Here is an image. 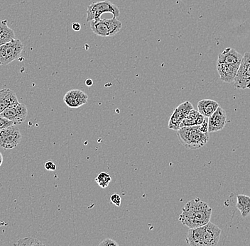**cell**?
I'll list each match as a JSON object with an SVG mask.
<instances>
[{"label": "cell", "instance_id": "cell-1", "mask_svg": "<svg viewBox=\"0 0 250 246\" xmlns=\"http://www.w3.org/2000/svg\"><path fill=\"white\" fill-rule=\"evenodd\" d=\"M212 209L199 198L188 202L182 208L179 221L188 228L203 227L210 222Z\"/></svg>", "mask_w": 250, "mask_h": 246}, {"label": "cell", "instance_id": "cell-2", "mask_svg": "<svg viewBox=\"0 0 250 246\" xmlns=\"http://www.w3.org/2000/svg\"><path fill=\"white\" fill-rule=\"evenodd\" d=\"M179 142L184 147L190 150H195L203 147L209 141V133H203L200 125L181 128L176 131Z\"/></svg>", "mask_w": 250, "mask_h": 246}, {"label": "cell", "instance_id": "cell-3", "mask_svg": "<svg viewBox=\"0 0 250 246\" xmlns=\"http://www.w3.org/2000/svg\"><path fill=\"white\" fill-rule=\"evenodd\" d=\"M123 25L117 17L90 21V29L98 37H109L116 35L121 31Z\"/></svg>", "mask_w": 250, "mask_h": 246}, {"label": "cell", "instance_id": "cell-4", "mask_svg": "<svg viewBox=\"0 0 250 246\" xmlns=\"http://www.w3.org/2000/svg\"><path fill=\"white\" fill-rule=\"evenodd\" d=\"M104 13H110L113 17L120 16V9L115 4H112L111 1L104 0V1H98L90 4L87 9V19L86 21H98L101 19V16Z\"/></svg>", "mask_w": 250, "mask_h": 246}, {"label": "cell", "instance_id": "cell-5", "mask_svg": "<svg viewBox=\"0 0 250 246\" xmlns=\"http://www.w3.org/2000/svg\"><path fill=\"white\" fill-rule=\"evenodd\" d=\"M23 49L22 42L17 38L0 46V65H7L18 59Z\"/></svg>", "mask_w": 250, "mask_h": 246}, {"label": "cell", "instance_id": "cell-6", "mask_svg": "<svg viewBox=\"0 0 250 246\" xmlns=\"http://www.w3.org/2000/svg\"><path fill=\"white\" fill-rule=\"evenodd\" d=\"M22 135L19 128L15 125L9 126L0 130V148L10 150L17 147L21 142Z\"/></svg>", "mask_w": 250, "mask_h": 246}, {"label": "cell", "instance_id": "cell-7", "mask_svg": "<svg viewBox=\"0 0 250 246\" xmlns=\"http://www.w3.org/2000/svg\"><path fill=\"white\" fill-rule=\"evenodd\" d=\"M237 89H250V52H245L234 81Z\"/></svg>", "mask_w": 250, "mask_h": 246}, {"label": "cell", "instance_id": "cell-8", "mask_svg": "<svg viewBox=\"0 0 250 246\" xmlns=\"http://www.w3.org/2000/svg\"><path fill=\"white\" fill-rule=\"evenodd\" d=\"M193 110V105L188 101L184 102L178 106L172 113L169 121H168V127L172 130L177 131L180 129L181 121L185 119L186 116Z\"/></svg>", "mask_w": 250, "mask_h": 246}, {"label": "cell", "instance_id": "cell-9", "mask_svg": "<svg viewBox=\"0 0 250 246\" xmlns=\"http://www.w3.org/2000/svg\"><path fill=\"white\" fill-rule=\"evenodd\" d=\"M1 116H4L6 119L12 121L15 124H21L24 122L28 115L27 107L25 104H16L6 109Z\"/></svg>", "mask_w": 250, "mask_h": 246}, {"label": "cell", "instance_id": "cell-10", "mask_svg": "<svg viewBox=\"0 0 250 246\" xmlns=\"http://www.w3.org/2000/svg\"><path fill=\"white\" fill-rule=\"evenodd\" d=\"M88 96L84 92L79 90L68 91L63 96V101L70 108H78L87 103Z\"/></svg>", "mask_w": 250, "mask_h": 246}, {"label": "cell", "instance_id": "cell-11", "mask_svg": "<svg viewBox=\"0 0 250 246\" xmlns=\"http://www.w3.org/2000/svg\"><path fill=\"white\" fill-rule=\"evenodd\" d=\"M227 123L226 112L219 107L216 111L208 117V132H217L223 130Z\"/></svg>", "mask_w": 250, "mask_h": 246}, {"label": "cell", "instance_id": "cell-12", "mask_svg": "<svg viewBox=\"0 0 250 246\" xmlns=\"http://www.w3.org/2000/svg\"><path fill=\"white\" fill-rule=\"evenodd\" d=\"M204 246H215L220 241L221 229L210 222L204 226Z\"/></svg>", "mask_w": 250, "mask_h": 246}, {"label": "cell", "instance_id": "cell-13", "mask_svg": "<svg viewBox=\"0 0 250 246\" xmlns=\"http://www.w3.org/2000/svg\"><path fill=\"white\" fill-rule=\"evenodd\" d=\"M242 57L240 53L232 48H227L221 54H219L218 61L220 63H224L228 65H233V66L240 67Z\"/></svg>", "mask_w": 250, "mask_h": 246}, {"label": "cell", "instance_id": "cell-14", "mask_svg": "<svg viewBox=\"0 0 250 246\" xmlns=\"http://www.w3.org/2000/svg\"><path fill=\"white\" fill-rule=\"evenodd\" d=\"M238 68V67L233 66V65L217 62V71L220 78L227 83H231L233 82Z\"/></svg>", "mask_w": 250, "mask_h": 246}, {"label": "cell", "instance_id": "cell-15", "mask_svg": "<svg viewBox=\"0 0 250 246\" xmlns=\"http://www.w3.org/2000/svg\"><path fill=\"white\" fill-rule=\"evenodd\" d=\"M18 103L15 92L8 88L0 90V114L8 107Z\"/></svg>", "mask_w": 250, "mask_h": 246}, {"label": "cell", "instance_id": "cell-16", "mask_svg": "<svg viewBox=\"0 0 250 246\" xmlns=\"http://www.w3.org/2000/svg\"><path fill=\"white\" fill-rule=\"evenodd\" d=\"M204 226L190 228L187 233V244L191 246H204Z\"/></svg>", "mask_w": 250, "mask_h": 246}, {"label": "cell", "instance_id": "cell-17", "mask_svg": "<svg viewBox=\"0 0 250 246\" xmlns=\"http://www.w3.org/2000/svg\"><path fill=\"white\" fill-rule=\"evenodd\" d=\"M220 107L216 101L212 99H203L198 103V111L205 117L208 118L212 114L216 111Z\"/></svg>", "mask_w": 250, "mask_h": 246}, {"label": "cell", "instance_id": "cell-18", "mask_svg": "<svg viewBox=\"0 0 250 246\" xmlns=\"http://www.w3.org/2000/svg\"><path fill=\"white\" fill-rule=\"evenodd\" d=\"M205 116L200 114L198 111H195L194 109L190 112V113L186 116L185 119L181 121L180 129L185 127H191V126L201 125L202 124Z\"/></svg>", "mask_w": 250, "mask_h": 246}, {"label": "cell", "instance_id": "cell-19", "mask_svg": "<svg viewBox=\"0 0 250 246\" xmlns=\"http://www.w3.org/2000/svg\"><path fill=\"white\" fill-rule=\"evenodd\" d=\"M7 20H0V46L16 38L15 34L7 25Z\"/></svg>", "mask_w": 250, "mask_h": 246}, {"label": "cell", "instance_id": "cell-20", "mask_svg": "<svg viewBox=\"0 0 250 246\" xmlns=\"http://www.w3.org/2000/svg\"><path fill=\"white\" fill-rule=\"evenodd\" d=\"M237 204L236 207L240 211L243 218L250 215V196L245 194H238L237 196Z\"/></svg>", "mask_w": 250, "mask_h": 246}, {"label": "cell", "instance_id": "cell-21", "mask_svg": "<svg viewBox=\"0 0 250 246\" xmlns=\"http://www.w3.org/2000/svg\"><path fill=\"white\" fill-rule=\"evenodd\" d=\"M111 181H112V177L109 175V174L106 172H102L95 177V182L103 189H105L106 188H107Z\"/></svg>", "mask_w": 250, "mask_h": 246}, {"label": "cell", "instance_id": "cell-22", "mask_svg": "<svg viewBox=\"0 0 250 246\" xmlns=\"http://www.w3.org/2000/svg\"><path fill=\"white\" fill-rule=\"evenodd\" d=\"M16 246H39L43 245L41 241L32 238H25L19 240L15 244Z\"/></svg>", "mask_w": 250, "mask_h": 246}, {"label": "cell", "instance_id": "cell-23", "mask_svg": "<svg viewBox=\"0 0 250 246\" xmlns=\"http://www.w3.org/2000/svg\"><path fill=\"white\" fill-rule=\"evenodd\" d=\"M12 125H15L12 121H9V119L0 115V130Z\"/></svg>", "mask_w": 250, "mask_h": 246}, {"label": "cell", "instance_id": "cell-24", "mask_svg": "<svg viewBox=\"0 0 250 246\" xmlns=\"http://www.w3.org/2000/svg\"><path fill=\"white\" fill-rule=\"evenodd\" d=\"M110 201L114 205L117 207H120V205H121V197L118 194H116V193L111 195Z\"/></svg>", "mask_w": 250, "mask_h": 246}, {"label": "cell", "instance_id": "cell-25", "mask_svg": "<svg viewBox=\"0 0 250 246\" xmlns=\"http://www.w3.org/2000/svg\"><path fill=\"white\" fill-rule=\"evenodd\" d=\"M100 246H118L119 244H117L116 241L111 238H105L99 244Z\"/></svg>", "mask_w": 250, "mask_h": 246}, {"label": "cell", "instance_id": "cell-26", "mask_svg": "<svg viewBox=\"0 0 250 246\" xmlns=\"http://www.w3.org/2000/svg\"><path fill=\"white\" fill-rule=\"evenodd\" d=\"M45 168L47 170L54 171L56 170V166L52 160H48L45 163Z\"/></svg>", "mask_w": 250, "mask_h": 246}, {"label": "cell", "instance_id": "cell-27", "mask_svg": "<svg viewBox=\"0 0 250 246\" xmlns=\"http://www.w3.org/2000/svg\"><path fill=\"white\" fill-rule=\"evenodd\" d=\"M72 29H73L75 32H79L81 29V24L78 22H73V24H72Z\"/></svg>", "mask_w": 250, "mask_h": 246}, {"label": "cell", "instance_id": "cell-28", "mask_svg": "<svg viewBox=\"0 0 250 246\" xmlns=\"http://www.w3.org/2000/svg\"><path fill=\"white\" fill-rule=\"evenodd\" d=\"M85 85L88 87L92 86L93 85V81L91 79H87L85 80Z\"/></svg>", "mask_w": 250, "mask_h": 246}, {"label": "cell", "instance_id": "cell-29", "mask_svg": "<svg viewBox=\"0 0 250 246\" xmlns=\"http://www.w3.org/2000/svg\"><path fill=\"white\" fill-rule=\"evenodd\" d=\"M2 162H3L2 154H1V152H0V166H1V164H2Z\"/></svg>", "mask_w": 250, "mask_h": 246}]
</instances>
